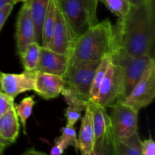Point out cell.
<instances>
[{
    "mask_svg": "<svg viewBox=\"0 0 155 155\" xmlns=\"http://www.w3.org/2000/svg\"><path fill=\"white\" fill-rule=\"evenodd\" d=\"M121 46L133 56L153 55L155 41V0L132 5L117 21Z\"/></svg>",
    "mask_w": 155,
    "mask_h": 155,
    "instance_id": "1",
    "label": "cell"
},
{
    "mask_svg": "<svg viewBox=\"0 0 155 155\" xmlns=\"http://www.w3.org/2000/svg\"><path fill=\"white\" fill-rule=\"evenodd\" d=\"M121 46L117 24L109 19L98 22L79 36L69 54V64L101 61L111 56Z\"/></svg>",
    "mask_w": 155,
    "mask_h": 155,
    "instance_id": "2",
    "label": "cell"
},
{
    "mask_svg": "<svg viewBox=\"0 0 155 155\" xmlns=\"http://www.w3.org/2000/svg\"><path fill=\"white\" fill-rule=\"evenodd\" d=\"M57 2L77 37L98 23V0H57Z\"/></svg>",
    "mask_w": 155,
    "mask_h": 155,
    "instance_id": "3",
    "label": "cell"
},
{
    "mask_svg": "<svg viewBox=\"0 0 155 155\" xmlns=\"http://www.w3.org/2000/svg\"><path fill=\"white\" fill-rule=\"evenodd\" d=\"M152 58H154V56L150 54L130 55L122 46L110 56L112 63L120 66L124 71V100L128 96L135 85L140 80Z\"/></svg>",
    "mask_w": 155,
    "mask_h": 155,
    "instance_id": "4",
    "label": "cell"
},
{
    "mask_svg": "<svg viewBox=\"0 0 155 155\" xmlns=\"http://www.w3.org/2000/svg\"><path fill=\"white\" fill-rule=\"evenodd\" d=\"M124 71L110 61L102 80L95 102L104 107H111L115 103L124 101Z\"/></svg>",
    "mask_w": 155,
    "mask_h": 155,
    "instance_id": "5",
    "label": "cell"
},
{
    "mask_svg": "<svg viewBox=\"0 0 155 155\" xmlns=\"http://www.w3.org/2000/svg\"><path fill=\"white\" fill-rule=\"evenodd\" d=\"M111 131L116 141H123L133 136L138 130L139 110L118 101L112 106Z\"/></svg>",
    "mask_w": 155,
    "mask_h": 155,
    "instance_id": "6",
    "label": "cell"
},
{
    "mask_svg": "<svg viewBox=\"0 0 155 155\" xmlns=\"http://www.w3.org/2000/svg\"><path fill=\"white\" fill-rule=\"evenodd\" d=\"M101 61L80 64H69L64 79L83 98L89 101L94 76Z\"/></svg>",
    "mask_w": 155,
    "mask_h": 155,
    "instance_id": "7",
    "label": "cell"
},
{
    "mask_svg": "<svg viewBox=\"0 0 155 155\" xmlns=\"http://www.w3.org/2000/svg\"><path fill=\"white\" fill-rule=\"evenodd\" d=\"M155 97V61L152 58L128 96L122 101L137 110L149 105Z\"/></svg>",
    "mask_w": 155,
    "mask_h": 155,
    "instance_id": "8",
    "label": "cell"
},
{
    "mask_svg": "<svg viewBox=\"0 0 155 155\" xmlns=\"http://www.w3.org/2000/svg\"><path fill=\"white\" fill-rule=\"evenodd\" d=\"M77 38V36L62 13L56 0L55 23L49 48L69 57Z\"/></svg>",
    "mask_w": 155,
    "mask_h": 155,
    "instance_id": "9",
    "label": "cell"
},
{
    "mask_svg": "<svg viewBox=\"0 0 155 155\" xmlns=\"http://www.w3.org/2000/svg\"><path fill=\"white\" fill-rule=\"evenodd\" d=\"M36 71H24L21 74H5L2 72V92L15 98L19 94L33 91Z\"/></svg>",
    "mask_w": 155,
    "mask_h": 155,
    "instance_id": "10",
    "label": "cell"
},
{
    "mask_svg": "<svg viewBox=\"0 0 155 155\" xmlns=\"http://www.w3.org/2000/svg\"><path fill=\"white\" fill-rule=\"evenodd\" d=\"M66 86V81L61 76L36 71L33 91L44 99L57 98L61 95Z\"/></svg>",
    "mask_w": 155,
    "mask_h": 155,
    "instance_id": "11",
    "label": "cell"
},
{
    "mask_svg": "<svg viewBox=\"0 0 155 155\" xmlns=\"http://www.w3.org/2000/svg\"><path fill=\"white\" fill-rule=\"evenodd\" d=\"M17 51L19 53L24 47L33 42H37L35 27L30 14L29 2H23L17 20L16 29Z\"/></svg>",
    "mask_w": 155,
    "mask_h": 155,
    "instance_id": "12",
    "label": "cell"
},
{
    "mask_svg": "<svg viewBox=\"0 0 155 155\" xmlns=\"http://www.w3.org/2000/svg\"><path fill=\"white\" fill-rule=\"evenodd\" d=\"M69 64V57L57 53L49 48L41 46L36 71L64 77Z\"/></svg>",
    "mask_w": 155,
    "mask_h": 155,
    "instance_id": "13",
    "label": "cell"
},
{
    "mask_svg": "<svg viewBox=\"0 0 155 155\" xmlns=\"http://www.w3.org/2000/svg\"><path fill=\"white\" fill-rule=\"evenodd\" d=\"M88 107L90 109L92 115L94 131H95V146H98L102 143L108 133L111 132V121L107 114L105 107L89 100Z\"/></svg>",
    "mask_w": 155,
    "mask_h": 155,
    "instance_id": "14",
    "label": "cell"
},
{
    "mask_svg": "<svg viewBox=\"0 0 155 155\" xmlns=\"http://www.w3.org/2000/svg\"><path fill=\"white\" fill-rule=\"evenodd\" d=\"M95 142V136L92 112L87 106L82 119L80 133L77 139V149L80 150L81 155H90L94 149Z\"/></svg>",
    "mask_w": 155,
    "mask_h": 155,
    "instance_id": "15",
    "label": "cell"
},
{
    "mask_svg": "<svg viewBox=\"0 0 155 155\" xmlns=\"http://www.w3.org/2000/svg\"><path fill=\"white\" fill-rule=\"evenodd\" d=\"M19 132V119L14 107L0 117V140L7 145L14 143Z\"/></svg>",
    "mask_w": 155,
    "mask_h": 155,
    "instance_id": "16",
    "label": "cell"
},
{
    "mask_svg": "<svg viewBox=\"0 0 155 155\" xmlns=\"http://www.w3.org/2000/svg\"><path fill=\"white\" fill-rule=\"evenodd\" d=\"M49 1L50 0H30L28 2L37 42L41 39L42 24L48 11Z\"/></svg>",
    "mask_w": 155,
    "mask_h": 155,
    "instance_id": "17",
    "label": "cell"
},
{
    "mask_svg": "<svg viewBox=\"0 0 155 155\" xmlns=\"http://www.w3.org/2000/svg\"><path fill=\"white\" fill-rule=\"evenodd\" d=\"M41 45L39 42H33L26 45L19 53L24 71H36L40 55Z\"/></svg>",
    "mask_w": 155,
    "mask_h": 155,
    "instance_id": "18",
    "label": "cell"
},
{
    "mask_svg": "<svg viewBox=\"0 0 155 155\" xmlns=\"http://www.w3.org/2000/svg\"><path fill=\"white\" fill-rule=\"evenodd\" d=\"M55 11H56V0H50L48 8L46 15L44 19L42 28L41 46L45 48H50L53 32H54V23H55Z\"/></svg>",
    "mask_w": 155,
    "mask_h": 155,
    "instance_id": "19",
    "label": "cell"
},
{
    "mask_svg": "<svg viewBox=\"0 0 155 155\" xmlns=\"http://www.w3.org/2000/svg\"><path fill=\"white\" fill-rule=\"evenodd\" d=\"M141 141L138 132L123 141L115 140L117 155H142Z\"/></svg>",
    "mask_w": 155,
    "mask_h": 155,
    "instance_id": "20",
    "label": "cell"
},
{
    "mask_svg": "<svg viewBox=\"0 0 155 155\" xmlns=\"http://www.w3.org/2000/svg\"><path fill=\"white\" fill-rule=\"evenodd\" d=\"M111 59L110 56H107L102 58L97 68L96 71H95V76H94L93 82H92V88L90 91V100L92 101H95L96 99L97 95H98V90H99L100 86H101L102 80L104 79V75H105L107 70L108 68L109 64H110Z\"/></svg>",
    "mask_w": 155,
    "mask_h": 155,
    "instance_id": "21",
    "label": "cell"
},
{
    "mask_svg": "<svg viewBox=\"0 0 155 155\" xmlns=\"http://www.w3.org/2000/svg\"><path fill=\"white\" fill-rule=\"evenodd\" d=\"M36 101H34V96H28L21 100L18 104H15V109L18 117L20 122L24 129V133L26 134V124L27 120L31 116L33 106Z\"/></svg>",
    "mask_w": 155,
    "mask_h": 155,
    "instance_id": "22",
    "label": "cell"
},
{
    "mask_svg": "<svg viewBox=\"0 0 155 155\" xmlns=\"http://www.w3.org/2000/svg\"><path fill=\"white\" fill-rule=\"evenodd\" d=\"M105 5L111 13L116 15L119 20L125 18L131 7L130 0H98Z\"/></svg>",
    "mask_w": 155,
    "mask_h": 155,
    "instance_id": "23",
    "label": "cell"
},
{
    "mask_svg": "<svg viewBox=\"0 0 155 155\" xmlns=\"http://www.w3.org/2000/svg\"><path fill=\"white\" fill-rule=\"evenodd\" d=\"M61 95L64 96V98L68 106L76 107L81 111H83V110L85 111L87 107L89 101L83 98L80 94L77 93L70 86H66V87L62 92Z\"/></svg>",
    "mask_w": 155,
    "mask_h": 155,
    "instance_id": "24",
    "label": "cell"
},
{
    "mask_svg": "<svg viewBox=\"0 0 155 155\" xmlns=\"http://www.w3.org/2000/svg\"><path fill=\"white\" fill-rule=\"evenodd\" d=\"M90 155H117L115 145V139L112 131L107 135L101 145L94 147Z\"/></svg>",
    "mask_w": 155,
    "mask_h": 155,
    "instance_id": "25",
    "label": "cell"
},
{
    "mask_svg": "<svg viewBox=\"0 0 155 155\" xmlns=\"http://www.w3.org/2000/svg\"><path fill=\"white\" fill-rule=\"evenodd\" d=\"M61 136L63 137L68 142V145L73 146L76 149H77V133H76V130L74 129V127H71L66 126L64 127H62L61 129Z\"/></svg>",
    "mask_w": 155,
    "mask_h": 155,
    "instance_id": "26",
    "label": "cell"
},
{
    "mask_svg": "<svg viewBox=\"0 0 155 155\" xmlns=\"http://www.w3.org/2000/svg\"><path fill=\"white\" fill-rule=\"evenodd\" d=\"M82 111L76 107L68 106V108L65 110L64 115L67 119V126L68 127H74L77 124V121L81 117Z\"/></svg>",
    "mask_w": 155,
    "mask_h": 155,
    "instance_id": "27",
    "label": "cell"
},
{
    "mask_svg": "<svg viewBox=\"0 0 155 155\" xmlns=\"http://www.w3.org/2000/svg\"><path fill=\"white\" fill-rule=\"evenodd\" d=\"M15 98L0 91V117L15 107Z\"/></svg>",
    "mask_w": 155,
    "mask_h": 155,
    "instance_id": "28",
    "label": "cell"
},
{
    "mask_svg": "<svg viewBox=\"0 0 155 155\" xmlns=\"http://www.w3.org/2000/svg\"><path fill=\"white\" fill-rule=\"evenodd\" d=\"M68 146V142L63 137L59 136L54 140V145L50 151V155H62Z\"/></svg>",
    "mask_w": 155,
    "mask_h": 155,
    "instance_id": "29",
    "label": "cell"
},
{
    "mask_svg": "<svg viewBox=\"0 0 155 155\" xmlns=\"http://www.w3.org/2000/svg\"><path fill=\"white\" fill-rule=\"evenodd\" d=\"M142 155H155V143L151 138L141 143Z\"/></svg>",
    "mask_w": 155,
    "mask_h": 155,
    "instance_id": "30",
    "label": "cell"
},
{
    "mask_svg": "<svg viewBox=\"0 0 155 155\" xmlns=\"http://www.w3.org/2000/svg\"><path fill=\"white\" fill-rule=\"evenodd\" d=\"M14 5H15V4H13V3H8L0 10V31H1L3 25L5 23L6 20L8 19L10 14L12 13Z\"/></svg>",
    "mask_w": 155,
    "mask_h": 155,
    "instance_id": "31",
    "label": "cell"
},
{
    "mask_svg": "<svg viewBox=\"0 0 155 155\" xmlns=\"http://www.w3.org/2000/svg\"><path fill=\"white\" fill-rule=\"evenodd\" d=\"M23 155H47L45 153L42 152V151H36V150L31 148V149H29L26 151Z\"/></svg>",
    "mask_w": 155,
    "mask_h": 155,
    "instance_id": "32",
    "label": "cell"
},
{
    "mask_svg": "<svg viewBox=\"0 0 155 155\" xmlns=\"http://www.w3.org/2000/svg\"><path fill=\"white\" fill-rule=\"evenodd\" d=\"M154 1V0H130L132 5H140L144 3L148 2Z\"/></svg>",
    "mask_w": 155,
    "mask_h": 155,
    "instance_id": "33",
    "label": "cell"
},
{
    "mask_svg": "<svg viewBox=\"0 0 155 155\" xmlns=\"http://www.w3.org/2000/svg\"><path fill=\"white\" fill-rule=\"evenodd\" d=\"M8 3H13L15 5V0H0V10Z\"/></svg>",
    "mask_w": 155,
    "mask_h": 155,
    "instance_id": "34",
    "label": "cell"
},
{
    "mask_svg": "<svg viewBox=\"0 0 155 155\" xmlns=\"http://www.w3.org/2000/svg\"><path fill=\"white\" fill-rule=\"evenodd\" d=\"M7 145V144L5 143V142H3L2 141L0 140V148H2V149H3V148H5V147Z\"/></svg>",
    "mask_w": 155,
    "mask_h": 155,
    "instance_id": "35",
    "label": "cell"
},
{
    "mask_svg": "<svg viewBox=\"0 0 155 155\" xmlns=\"http://www.w3.org/2000/svg\"><path fill=\"white\" fill-rule=\"evenodd\" d=\"M30 0H15V3L18 2H30Z\"/></svg>",
    "mask_w": 155,
    "mask_h": 155,
    "instance_id": "36",
    "label": "cell"
},
{
    "mask_svg": "<svg viewBox=\"0 0 155 155\" xmlns=\"http://www.w3.org/2000/svg\"><path fill=\"white\" fill-rule=\"evenodd\" d=\"M1 74H2V72L0 71V79H1ZM0 91H2V89H1V83H0Z\"/></svg>",
    "mask_w": 155,
    "mask_h": 155,
    "instance_id": "37",
    "label": "cell"
},
{
    "mask_svg": "<svg viewBox=\"0 0 155 155\" xmlns=\"http://www.w3.org/2000/svg\"><path fill=\"white\" fill-rule=\"evenodd\" d=\"M0 150H1V151H2V148H0Z\"/></svg>",
    "mask_w": 155,
    "mask_h": 155,
    "instance_id": "38",
    "label": "cell"
},
{
    "mask_svg": "<svg viewBox=\"0 0 155 155\" xmlns=\"http://www.w3.org/2000/svg\"><path fill=\"white\" fill-rule=\"evenodd\" d=\"M1 151H1V150H0V152H1Z\"/></svg>",
    "mask_w": 155,
    "mask_h": 155,
    "instance_id": "39",
    "label": "cell"
},
{
    "mask_svg": "<svg viewBox=\"0 0 155 155\" xmlns=\"http://www.w3.org/2000/svg\"><path fill=\"white\" fill-rule=\"evenodd\" d=\"M15 4H16V3H15Z\"/></svg>",
    "mask_w": 155,
    "mask_h": 155,
    "instance_id": "40",
    "label": "cell"
}]
</instances>
